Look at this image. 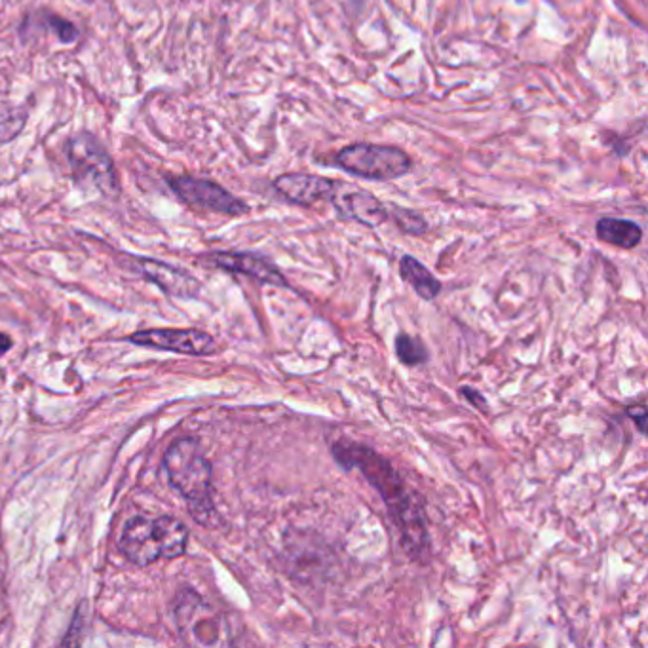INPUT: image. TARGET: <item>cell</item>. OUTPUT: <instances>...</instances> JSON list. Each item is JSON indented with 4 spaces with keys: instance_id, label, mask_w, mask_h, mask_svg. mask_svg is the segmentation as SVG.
Here are the masks:
<instances>
[{
    "instance_id": "30bf717a",
    "label": "cell",
    "mask_w": 648,
    "mask_h": 648,
    "mask_svg": "<svg viewBox=\"0 0 648 648\" xmlns=\"http://www.w3.org/2000/svg\"><path fill=\"white\" fill-rule=\"evenodd\" d=\"M206 261L213 267L221 268L225 272H232V274L248 276L265 286L289 287V282H287L286 276L280 272V268L276 267L267 257L257 255V253L217 251V253H210L206 257Z\"/></svg>"
},
{
    "instance_id": "6da1fadb",
    "label": "cell",
    "mask_w": 648,
    "mask_h": 648,
    "mask_svg": "<svg viewBox=\"0 0 648 648\" xmlns=\"http://www.w3.org/2000/svg\"><path fill=\"white\" fill-rule=\"evenodd\" d=\"M331 455L344 470L360 472L381 495L388 515L400 533L401 548L405 553L415 563H430L432 542L424 502L392 466V462L375 449L346 438L331 445Z\"/></svg>"
},
{
    "instance_id": "8fae6325",
    "label": "cell",
    "mask_w": 648,
    "mask_h": 648,
    "mask_svg": "<svg viewBox=\"0 0 648 648\" xmlns=\"http://www.w3.org/2000/svg\"><path fill=\"white\" fill-rule=\"evenodd\" d=\"M272 187L289 204L310 208L318 202H329L335 179L318 173L291 172L278 175Z\"/></svg>"
},
{
    "instance_id": "44dd1931",
    "label": "cell",
    "mask_w": 648,
    "mask_h": 648,
    "mask_svg": "<svg viewBox=\"0 0 648 648\" xmlns=\"http://www.w3.org/2000/svg\"><path fill=\"white\" fill-rule=\"evenodd\" d=\"M12 346H14V341H12V337L0 331V358H2V356H6V354L10 352V348H12Z\"/></svg>"
},
{
    "instance_id": "e0dca14e",
    "label": "cell",
    "mask_w": 648,
    "mask_h": 648,
    "mask_svg": "<svg viewBox=\"0 0 648 648\" xmlns=\"http://www.w3.org/2000/svg\"><path fill=\"white\" fill-rule=\"evenodd\" d=\"M27 122V111L23 107L8 109L0 115V143H10L23 132Z\"/></svg>"
},
{
    "instance_id": "7c38bea8",
    "label": "cell",
    "mask_w": 648,
    "mask_h": 648,
    "mask_svg": "<svg viewBox=\"0 0 648 648\" xmlns=\"http://www.w3.org/2000/svg\"><path fill=\"white\" fill-rule=\"evenodd\" d=\"M135 265L149 282H153L168 297L196 299L200 295V282L187 270L147 257L135 259Z\"/></svg>"
},
{
    "instance_id": "277c9868",
    "label": "cell",
    "mask_w": 648,
    "mask_h": 648,
    "mask_svg": "<svg viewBox=\"0 0 648 648\" xmlns=\"http://www.w3.org/2000/svg\"><path fill=\"white\" fill-rule=\"evenodd\" d=\"M331 164L352 177L388 183L413 172V158L400 147L352 143L333 154Z\"/></svg>"
},
{
    "instance_id": "9c48e42d",
    "label": "cell",
    "mask_w": 648,
    "mask_h": 648,
    "mask_svg": "<svg viewBox=\"0 0 648 648\" xmlns=\"http://www.w3.org/2000/svg\"><path fill=\"white\" fill-rule=\"evenodd\" d=\"M130 343L183 356H211L217 341L202 329H141L128 337Z\"/></svg>"
},
{
    "instance_id": "9a60e30c",
    "label": "cell",
    "mask_w": 648,
    "mask_h": 648,
    "mask_svg": "<svg viewBox=\"0 0 648 648\" xmlns=\"http://www.w3.org/2000/svg\"><path fill=\"white\" fill-rule=\"evenodd\" d=\"M394 348H396L398 360L407 367H417V365H422L430 360V352L419 337L400 333L394 341Z\"/></svg>"
},
{
    "instance_id": "2e32d148",
    "label": "cell",
    "mask_w": 648,
    "mask_h": 648,
    "mask_svg": "<svg viewBox=\"0 0 648 648\" xmlns=\"http://www.w3.org/2000/svg\"><path fill=\"white\" fill-rule=\"evenodd\" d=\"M388 219L394 221V225L409 236H422L430 230L428 221L424 219V215L419 211L409 210V208H401V206H388Z\"/></svg>"
},
{
    "instance_id": "4fadbf2b",
    "label": "cell",
    "mask_w": 648,
    "mask_h": 648,
    "mask_svg": "<svg viewBox=\"0 0 648 648\" xmlns=\"http://www.w3.org/2000/svg\"><path fill=\"white\" fill-rule=\"evenodd\" d=\"M595 234L601 242L620 249L637 248L643 240V229L637 223L620 217H601L595 223Z\"/></svg>"
},
{
    "instance_id": "52a82bcc",
    "label": "cell",
    "mask_w": 648,
    "mask_h": 648,
    "mask_svg": "<svg viewBox=\"0 0 648 648\" xmlns=\"http://www.w3.org/2000/svg\"><path fill=\"white\" fill-rule=\"evenodd\" d=\"M168 185L179 200L200 210L213 211L229 217H240L249 211V206L244 200L234 196L219 183L208 179L192 175H172L168 177Z\"/></svg>"
},
{
    "instance_id": "5bb4252c",
    "label": "cell",
    "mask_w": 648,
    "mask_h": 648,
    "mask_svg": "<svg viewBox=\"0 0 648 648\" xmlns=\"http://www.w3.org/2000/svg\"><path fill=\"white\" fill-rule=\"evenodd\" d=\"M400 276L401 280L413 287V291L426 303H432L438 299V295L441 293V282L426 268V265H422L419 259H415L413 255L401 257Z\"/></svg>"
},
{
    "instance_id": "3957f363",
    "label": "cell",
    "mask_w": 648,
    "mask_h": 648,
    "mask_svg": "<svg viewBox=\"0 0 648 648\" xmlns=\"http://www.w3.org/2000/svg\"><path fill=\"white\" fill-rule=\"evenodd\" d=\"M189 529L173 515L132 517L120 536V550L130 563L149 567L160 559H177L187 552Z\"/></svg>"
},
{
    "instance_id": "ba28073f",
    "label": "cell",
    "mask_w": 648,
    "mask_h": 648,
    "mask_svg": "<svg viewBox=\"0 0 648 648\" xmlns=\"http://www.w3.org/2000/svg\"><path fill=\"white\" fill-rule=\"evenodd\" d=\"M329 202L344 221H354L369 229H377L388 221V206L375 194L348 181L335 179Z\"/></svg>"
},
{
    "instance_id": "ffe728a7",
    "label": "cell",
    "mask_w": 648,
    "mask_h": 648,
    "mask_svg": "<svg viewBox=\"0 0 648 648\" xmlns=\"http://www.w3.org/2000/svg\"><path fill=\"white\" fill-rule=\"evenodd\" d=\"M626 415H628L629 419L633 420V422L637 424V428H639L641 434H647L648 413L645 403L629 405L628 409H626Z\"/></svg>"
},
{
    "instance_id": "ac0fdd59",
    "label": "cell",
    "mask_w": 648,
    "mask_h": 648,
    "mask_svg": "<svg viewBox=\"0 0 648 648\" xmlns=\"http://www.w3.org/2000/svg\"><path fill=\"white\" fill-rule=\"evenodd\" d=\"M46 25L65 44H71V42H75L78 39V29L71 21L63 20V18H58V16H52L50 14V16H46Z\"/></svg>"
},
{
    "instance_id": "5b68a950",
    "label": "cell",
    "mask_w": 648,
    "mask_h": 648,
    "mask_svg": "<svg viewBox=\"0 0 648 648\" xmlns=\"http://www.w3.org/2000/svg\"><path fill=\"white\" fill-rule=\"evenodd\" d=\"M65 149L78 187L94 189L103 196L118 194L115 162L96 135L88 132L73 135Z\"/></svg>"
},
{
    "instance_id": "7a4b0ae2",
    "label": "cell",
    "mask_w": 648,
    "mask_h": 648,
    "mask_svg": "<svg viewBox=\"0 0 648 648\" xmlns=\"http://www.w3.org/2000/svg\"><path fill=\"white\" fill-rule=\"evenodd\" d=\"M164 468L173 491L183 496L192 517L204 527L213 529L221 519L213 502V468L202 451L200 441L194 438L175 439L164 455Z\"/></svg>"
},
{
    "instance_id": "d6986e66",
    "label": "cell",
    "mask_w": 648,
    "mask_h": 648,
    "mask_svg": "<svg viewBox=\"0 0 648 648\" xmlns=\"http://www.w3.org/2000/svg\"><path fill=\"white\" fill-rule=\"evenodd\" d=\"M460 394H462L464 400H468V403L472 407H476L477 411L489 413V403L485 400V396L479 390H476V388H472V386H460Z\"/></svg>"
},
{
    "instance_id": "8992f818",
    "label": "cell",
    "mask_w": 648,
    "mask_h": 648,
    "mask_svg": "<svg viewBox=\"0 0 648 648\" xmlns=\"http://www.w3.org/2000/svg\"><path fill=\"white\" fill-rule=\"evenodd\" d=\"M175 624L187 645L213 647L229 643L223 639L225 635V620L219 616L210 605L191 588L179 591L173 607Z\"/></svg>"
}]
</instances>
